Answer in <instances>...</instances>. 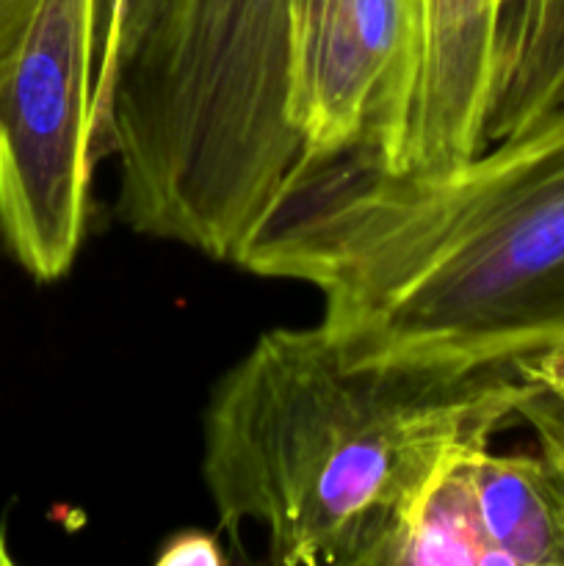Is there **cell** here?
Listing matches in <instances>:
<instances>
[{"mask_svg":"<svg viewBox=\"0 0 564 566\" xmlns=\"http://www.w3.org/2000/svg\"><path fill=\"white\" fill-rule=\"evenodd\" d=\"M238 265L313 287L348 363L512 368L564 340V105L446 171L330 166Z\"/></svg>","mask_w":564,"mask_h":566,"instance_id":"cell-1","label":"cell"},{"mask_svg":"<svg viewBox=\"0 0 564 566\" xmlns=\"http://www.w3.org/2000/svg\"><path fill=\"white\" fill-rule=\"evenodd\" d=\"M514 368L348 363L321 326L269 329L216 379L202 481L219 528L282 566H390L426 486L518 423Z\"/></svg>","mask_w":564,"mask_h":566,"instance_id":"cell-2","label":"cell"},{"mask_svg":"<svg viewBox=\"0 0 564 566\" xmlns=\"http://www.w3.org/2000/svg\"><path fill=\"white\" fill-rule=\"evenodd\" d=\"M94 158L127 230L238 265L302 180L291 0H125Z\"/></svg>","mask_w":564,"mask_h":566,"instance_id":"cell-3","label":"cell"},{"mask_svg":"<svg viewBox=\"0 0 564 566\" xmlns=\"http://www.w3.org/2000/svg\"><path fill=\"white\" fill-rule=\"evenodd\" d=\"M97 3L39 0L0 81V238L36 282L75 265L92 219Z\"/></svg>","mask_w":564,"mask_h":566,"instance_id":"cell-4","label":"cell"},{"mask_svg":"<svg viewBox=\"0 0 564 566\" xmlns=\"http://www.w3.org/2000/svg\"><path fill=\"white\" fill-rule=\"evenodd\" d=\"M418 64L420 0H291L296 188L335 164L393 169Z\"/></svg>","mask_w":564,"mask_h":566,"instance_id":"cell-5","label":"cell"},{"mask_svg":"<svg viewBox=\"0 0 564 566\" xmlns=\"http://www.w3.org/2000/svg\"><path fill=\"white\" fill-rule=\"evenodd\" d=\"M506 0H420V64L390 171H446L487 147Z\"/></svg>","mask_w":564,"mask_h":566,"instance_id":"cell-6","label":"cell"},{"mask_svg":"<svg viewBox=\"0 0 564 566\" xmlns=\"http://www.w3.org/2000/svg\"><path fill=\"white\" fill-rule=\"evenodd\" d=\"M468 473L492 564L564 566V492L542 453L479 448Z\"/></svg>","mask_w":564,"mask_h":566,"instance_id":"cell-7","label":"cell"},{"mask_svg":"<svg viewBox=\"0 0 564 566\" xmlns=\"http://www.w3.org/2000/svg\"><path fill=\"white\" fill-rule=\"evenodd\" d=\"M564 105V0H506L487 144Z\"/></svg>","mask_w":564,"mask_h":566,"instance_id":"cell-8","label":"cell"},{"mask_svg":"<svg viewBox=\"0 0 564 566\" xmlns=\"http://www.w3.org/2000/svg\"><path fill=\"white\" fill-rule=\"evenodd\" d=\"M490 448V446H487ZM479 451V448H476ZM453 459L426 486L393 547L390 566H487L490 547L476 517L468 459Z\"/></svg>","mask_w":564,"mask_h":566,"instance_id":"cell-9","label":"cell"},{"mask_svg":"<svg viewBox=\"0 0 564 566\" xmlns=\"http://www.w3.org/2000/svg\"><path fill=\"white\" fill-rule=\"evenodd\" d=\"M512 368L520 381L518 423L534 431L542 459L564 492V340Z\"/></svg>","mask_w":564,"mask_h":566,"instance_id":"cell-10","label":"cell"},{"mask_svg":"<svg viewBox=\"0 0 564 566\" xmlns=\"http://www.w3.org/2000/svg\"><path fill=\"white\" fill-rule=\"evenodd\" d=\"M155 564L158 566H224L227 556L213 534H208V531L186 528L171 534L169 539L160 545L158 556H155Z\"/></svg>","mask_w":564,"mask_h":566,"instance_id":"cell-11","label":"cell"},{"mask_svg":"<svg viewBox=\"0 0 564 566\" xmlns=\"http://www.w3.org/2000/svg\"><path fill=\"white\" fill-rule=\"evenodd\" d=\"M39 0H0V81L20 48Z\"/></svg>","mask_w":564,"mask_h":566,"instance_id":"cell-12","label":"cell"}]
</instances>
